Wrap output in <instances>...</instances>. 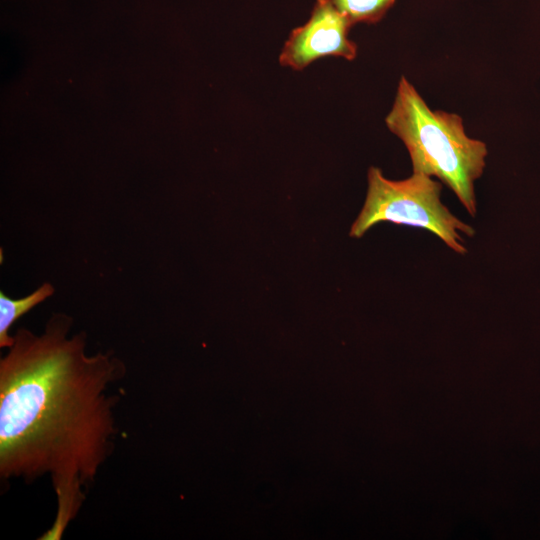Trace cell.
<instances>
[{
  "label": "cell",
  "instance_id": "obj_1",
  "mask_svg": "<svg viewBox=\"0 0 540 540\" xmlns=\"http://www.w3.org/2000/svg\"><path fill=\"white\" fill-rule=\"evenodd\" d=\"M72 319L54 314L42 334L18 329L0 360V475L31 482L49 475L57 497L52 527L61 539L113 450L117 397L124 377L111 352L87 355L86 334L68 337Z\"/></svg>",
  "mask_w": 540,
  "mask_h": 540
},
{
  "label": "cell",
  "instance_id": "obj_2",
  "mask_svg": "<svg viewBox=\"0 0 540 540\" xmlns=\"http://www.w3.org/2000/svg\"><path fill=\"white\" fill-rule=\"evenodd\" d=\"M385 123L405 145L413 172L439 179L475 217V181L484 172L488 150L483 141L466 134L462 118L431 110L416 88L401 77Z\"/></svg>",
  "mask_w": 540,
  "mask_h": 540
},
{
  "label": "cell",
  "instance_id": "obj_3",
  "mask_svg": "<svg viewBox=\"0 0 540 540\" xmlns=\"http://www.w3.org/2000/svg\"><path fill=\"white\" fill-rule=\"evenodd\" d=\"M442 184L415 172L406 179L391 180L378 167L371 166L365 201L349 236L361 238L378 223L390 222L427 230L454 252L465 255L467 248L462 235L472 238L476 232L442 203Z\"/></svg>",
  "mask_w": 540,
  "mask_h": 540
},
{
  "label": "cell",
  "instance_id": "obj_4",
  "mask_svg": "<svg viewBox=\"0 0 540 540\" xmlns=\"http://www.w3.org/2000/svg\"><path fill=\"white\" fill-rule=\"evenodd\" d=\"M353 25L330 0H316L309 19L295 28L286 40L279 62L293 70H302L324 56L353 60L357 45L349 39Z\"/></svg>",
  "mask_w": 540,
  "mask_h": 540
},
{
  "label": "cell",
  "instance_id": "obj_5",
  "mask_svg": "<svg viewBox=\"0 0 540 540\" xmlns=\"http://www.w3.org/2000/svg\"><path fill=\"white\" fill-rule=\"evenodd\" d=\"M54 293L52 284L45 282L28 296L14 299L0 292V347L9 348L14 336L9 335L12 325L32 308L45 301Z\"/></svg>",
  "mask_w": 540,
  "mask_h": 540
},
{
  "label": "cell",
  "instance_id": "obj_6",
  "mask_svg": "<svg viewBox=\"0 0 540 540\" xmlns=\"http://www.w3.org/2000/svg\"><path fill=\"white\" fill-rule=\"evenodd\" d=\"M350 21L356 23H376L380 21L395 0H330Z\"/></svg>",
  "mask_w": 540,
  "mask_h": 540
}]
</instances>
